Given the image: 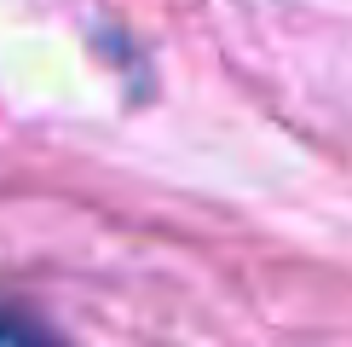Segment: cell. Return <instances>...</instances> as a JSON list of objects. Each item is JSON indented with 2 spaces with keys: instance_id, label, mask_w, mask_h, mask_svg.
Wrapping results in <instances>:
<instances>
[{
  "instance_id": "cell-1",
  "label": "cell",
  "mask_w": 352,
  "mask_h": 347,
  "mask_svg": "<svg viewBox=\"0 0 352 347\" xmlns=\"http://www.w3.org/2000/svg\"><path fill=\"white\" fill-rule=\"evenodd\" d=\"M0 347H52V341H41L35 330L18 324V318H0Z\"/></svg>"
}]
</instances>
